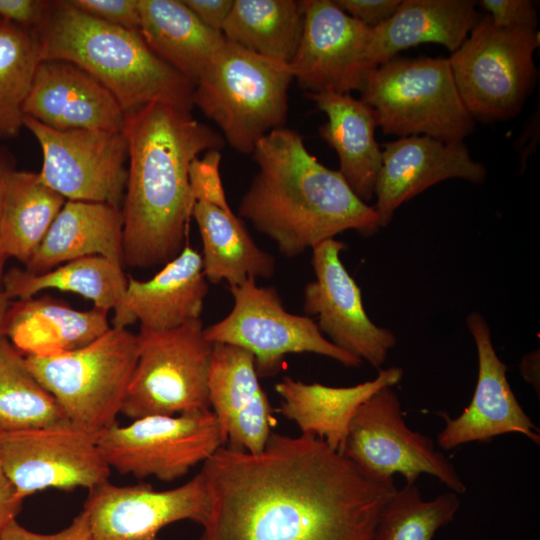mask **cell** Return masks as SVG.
<instances>
[{
  "label": "cell",
  "mask_w": 540,
  "mask_h": 540,
  "mask_svg": "<svg viewBox=\"0 0 540 540\" xmlns=\"http://www.w3.org/2000/svg\"><path fill=\"white\" fill-rule=\"evenodd\" d=\"M209 512L198 540H373L397 487L322 439L271 432L264 449L203 462Z\"/></svg>",
  "instance_id": "obj_1"
},
{
  "label": "cell",
  "mask_w": 540,
  "mask_h": 540,
  "mask_svg": "<svg viewBox=\"0 0 540 540\" xmlns=\"http://www.w3.org/2000/svg\"><path fill=\"white\" fill-rule=\"evenodd\" d=\"M128 178L123 199V262L165 265L187 244L195 198L191 162L221 150L224 138L191 112L151 103L127 113Z\"/></svg>",
  "instance_id": "obj_2"
},
{
  "label": "cell",
  "mask_w": 540,
  "mask_h": 540,
  "mask_svg": "<svg viewBox=\"0 0 540 540\" xmlns=\"http://www.w3.org/2000/svg\"><path fill=\"white\" fill-rule=\"evenodd\" d=\"M251 154L258 172L239 214L284 256L295 257L347 230L371 236L381 228L373 206L356 195L339 171L309 153L298 131L272 130Z\"/></svg>",
  "instance_id": "obj_3"
},
{
  "label": "cell",
  "mask_w": 540,
  "mask_h": 540,
  "mask_svg": "<svg viewBox=\"0 0 540 540\" xmlns=\"http://www.w3.org/2000/svg\"><path fill=\"white\" fill-rule=\"evenodd\" d=\"M41 60H63L99 80L126 113L151 103L191 112L194 83L157 56L139 31L103 22L70 1H50L31 31Z\"/></svg>",
  "instance_id": "obj_4"
},
{
  "label": "cell",
  "mask_w": 540,
  "mask_h": 540,
  "mask_svg": "<svg viewBox=\"0 0 540 540\" xmlns=\"http://www.w3.org/2000/svg\"><path fill=\"white\" fill-rule=\"evenodd\" d=\"M293 79L289 64L226 39L196 82L193 105L219 127L235 151L251 154L261 138L284 127Z\"/></svg>",
  "instance_id": "obj_5"
},
{
  "label": "cell",
  "mask_w": 540,
  "mask_h": 540,
  "mask_svg": "<svg viewBox=\"0 0 540 540\" xmlns=\"http://www.w3.org/2000/svg\"><path fill=\"white\" fill-rule=\"evenodd\" d=\"M361 94L384 134L462 142L475 127L448 58L395 56L371 70Z\"/></svg>",
  "instance_id": "obj_6"
},
{
  "label": "cell",
  "mask_w": 540,
  "mask_h": 540,
  "mask_svg": "<svg viewBox=\"0 0 540 540\" xmlns=\"http://www.w3.org/2000/svg\"><path fill=\"white\" fill-rule=\"evenodd\" d=\"M138 354V334L111 326L79 349L25 360L66 418L98 433L117 423Z\"/></svg>",
  "instance_id": "obj_7"
},
{
  "label": "cell",
  "mask_w": 540,
  "mask_h": 540,
  "mask_svg": "<svg viewBox=\"0 0 540 540\" xmlns=\"http://www.w3.org/2000/svg\"><path fill=\"white\" fill-rule=\"evenodd\" d=\"M536 29L503 28L486 15L448 58L458 93L472 117L516 116L536 81Z\"/></svg>",
  "instance_id": "obj_8"
},
{
  "label": "cell",
  "mask_w": 540,
  "mask_h": 540,
  "mask_svg": "<svg viewBox=\"0 0 540 540\" xmlns=\"http://www.w3.org/2000/svg\"><path fill=\"white\" fill-rule=\"evenodd\" d=\"M201 319L165 331L140 329L139 354L121 414L131 419L210 409L213 344Z\"/></svg>",
  "instance_id": "obj_9"
},
{
  "label": "cell",
  "mask_w": 540,
  "mask_h": 540,
  "mask_svg": "<svg viewBox=\"0 0 540 540\" xmlns=\"http://www.w3.org/2000/svg\"><path fill=\"white\" fill-rule=\"evenodd\" d=\"M234 299L231 312L221 321L204 328L212 344L222 343L250 352L259 377L278 372L285 355L315 353L332 358L346 367L363 361L331 343L308 316L287 312L273 287H260L249 279L229 286Z\"/></svg>",
  "instance_id": "obj_10"
},
{
  "label": "cell",
  "mask_w": 540,
  "mask_h": 540,
  "mask_svg": "<svg viewBox=\"0 0 540 540\" xmlns=\"http://www.w3.org/2000/svg\"><path fill=\"white\" fill-rule=\"evenodd\" d=\"M100 452L111 469L143 479L171 482L209 459L224 439L211 409L145 416L98 432Z\"/></svg>",
  "instance_id": "obj_11"
},
{
  "label": "cell",
  "mask_w": 540,
  "mask_h": 540,
  "mask_svg": "<svg viewBox=\"0 0 540 540\" xmlns=\"http://www.w3.org/2000/svg\"><path fill=\"white\" fill-rule=\"evenodd\" d=\"M341 454L373 477L401 474L406 484H415L421 474H428L450 491L466 492L456 468L433 441L408 427L393 387L380 389L359 406Z\"/></svg>",
  "instance_id": "obj_12"
},
{
  "label": "cell",
  "mask_w": 540,
  "mask_h": 540,
  "mask_svg": "<svg viewBox=\"0 0 540 540\" xmlns=\"http://www.w3.org/2000/svg\"><path fill=\"white\" fill-rule=\"evenodd\" d=\"M97 436L69 420L0 432V463L23 500L46 489L90 490L111 471Z\"/></svg>",
  "instance_id": "obj_13"
},
{
  "label": "cell",
  "mask_w": 540,
  "mask_h": 540,
  "mask_svg": "<svg viewBox=\"0 0 540 540\" xmlns=\"http://www.w3.org/2000/svg\"><path fill=\"white\" fill-rule=\"evenodd\" d=\"M40 144L41 180L66 200L120 207L128 178V141L124 131L55 130L25 116Z\"/></svg>",
  "instance_id": "obj_14"
},
{
  "label": "cell",
  "mask_w": 540,
  "mask_h": 540,
  "mask_svg": "<svg viewBox=\"0 0 540 540\" xmlns=\"http://www.w3.org/2000/svg\"><path fill=\"white\" fill-rule=\"evenodd\" d=\"M305 20L297 51L289 63L306 93L362 91L372 67L371 27L340 9L333 0H304Z\"/></svg>",
  "instance_id": "obj_15"
},
{
  "label": "cell",
  "mask_w": 540,
  "mask_h": 540,
  "mask_svg": "<svg viewBox=\"0 0 540 540\" xmlns=\"http://www.w3.org/2000/svg\"><path fill=\"white\" fill-rule=\"evenodd\" d=\"M83 511L92 540H161L159 532L171 523L190 520L202 526L209 501L199 472L164 491L148 483L118 486L105 481L89 490Z\"/></svg>",
  "instance_id": "obj_16"
},
{
  "label": "cell",
  "mask_w": 540,
  "mask_h": 540,
  "mask_svg": "<svg viewBox=\"0 0 540 540\" xmlns=\"http://www.w3.org/2000/svg\"><path fill=\"white\" fill-rule=\"evenodd\" d=\"M346 244L326 240L312 248L315 280L304 289L303 308L317 317L329 341L349 354L379 368L396 344L394 333L373 323L363 306L359 286L341 261Z\"/></svg>",
  "instance_id": "obj_17"
},
{
  "label": "cell",
  "mask_w": 540,
  "mask_h": 540,
  "mask_svg": "<svg viewBox=\"0 0 540 540\" xmlns=\"http://www.w3.org/2000/svg\"><path fill=\"white\" fill-rule=\"evenodd\" d=\"M478 356V376L469 405L456 418L444 416L445 426L437 435L438 445L452 450L470 442H488L494 437L517 433L540 444L538 427L525 413L507 379V366L492 343L490 327L479 312L467 319Z\"/></svg>",
  "instance_id": "obj_18"
},
{
  "label": "cell",
  "mask_w": 540,
  "mask_h": 540,
  "mask_svg": "<svg viewBox=\"0 0 540 540\" xmlns=\"http://www.w3.org/2000/svg\"><path fill=\"white\" fill-rule=\"evenodd\" d=\"M486 169L474 161L462 142H443L429 136L400 137L382 149L374 197L380 227L387 226L396 209L430 186L451 178L480 184Z\"/></svg>",
  "instance_id": "obj_19"
},
{
  "label": "cell",
  "mask_w": 540,
  "mask_h": 540,
  "mask_svg": "<svg viewBox=\"0 0 540 540\" xmlns=\"http://www.w3.org/2000/svg\"><path fill=\"white\" fill-rule=\"evenodd\" d=\"M24 115L55 130L120 132L127 113L94 76L63 60H41L24 103Z\"/></svg>",
  "instance_id": "obj_20"
},
{
  "label": "cell",
  "mask_w": 540,
  "mask_h": 540,
  "mask_svg": "<svg viewBox=\"0 0 540 540\" xmlns=\"http://www.w3.org/2000/svg\"><path fill=\"white\" fill-rule=\"evenodd\" d=\"M208 398L224 446L248 453L264 449L274 419L250 352L229 344H213Z\"/></svg>",
  "instance_id": "obj_21"
},
{
  "label": "cell",
  "mask_w": 540,
  "mask_h": 540,
  "mask_svg": "<svg viewBox=\"0 0 540 540\" xmlns=\"http://www.w3.org/2000/svg\"><path fill=\"white\" fill-rule=\"evenodd\" d=\"M208 285L202 255L186 244L151 279L128 278L126 290L113 309L112 327L126 328L137 321L140 329L165 331L200 319Z\"/></svg>",
  "instance_id": "obj_22"
},
{
  "label": "cell",
  "mask_w": 540,
  "mask_h": 540,
  "mask_svg": "<svg viewBox=\"0 0 540 540\" xmlns=\"http://www.w3.org/2000/svg\"><path fill=\"white\" fill-rule=\"evenodd\" d=\"M402 377V368L389 367L379 370L373 380L351 387H331L286 376L275 385L282 398L279 412L295 422L301 434L318 437L341 453L359 406L380 389L398 384Z\"/></svg>",
  "instance_id": "obj_23"
},
{
  "label": "cell",
  "mask_w": 540,
  "mask_h": 540,
  "mask_svg": "<svg viewBox=\"0 0 540 540\" xmlns=\"http://www.w3.org/2000/svg\"><path fill=\"white\" fill-rule=\"evenodd\" d=\"M110 328L106 310H77L42 296L11 301L4 335L24 356L49 357L86 346Z\"/></svg>",
  "instance_id": "obj_24"
},
{
  "label": "cell",
  "mask_w": 540,
  "mask_h": 540,
  "mask_svg": "<svg viewBox=\"0 0 540 540\" xmlns=\"http://www.w3.org/2000/svg\"><path fill=\"white\" fill-rule=\"evenodd\" d=\"M327 116L320 137L337 153L339 172L364 202L374 197L382 166V149L375 139L377 113L350 93H306Z\"/></svg>",
  "instance_id": "obj_25"
},
{
  "label": "cell",
  "mask_w": 540,
  "mask_h": 540,
  "mask_svg": "<svg viewBox=\"0 0 540 540\" xmlns=\"http://www.w3.org/2000/svg\"><path fill=\"white\" fill-rule=\"evenodd\" d=\"M475 6L471 0H401L388 21L371 29L372 67L421 44H439L454 52L479 20Z\"/></svg>",
  "instance_id": "obj_26"
},
{
  "label": "cell",
  "mask_w": 540,
  "mask_h": 540,
  "mask_svg": "<svg viewBox=\"0 0 540 540\" xmlns=\"http://www.w3.org/2000/svg\"><path fill=\"white\" fill-rule=\"evenodd\" d=\"M94 255L124 265L121 208L106 203L66 200L24 269L39 274L71 260Z\"/></svg>",
  "instance_id": "obj_27"
},
{
  "label": "cell",
  "mask_w": 540,
  "mask_h": 540,
  "mask_svg": "<svg viewBox=\"0 0 540 540\" xmlns=\"http://www.w3.org/2000/svg\"><path fill=\"white\" fill-rule=\"evenodd\" d=\"M139 33L167 64L196 82L208 71L226 41L207 27L183 0H138Z\"/></svg>",
  "instance_id": "obj_28"
},
{
  "label": "cell",
  "mask_w": 540,
  "mask_h": 540,
  "mask_svg": "<svg viewBox=\"0 0 540 540\" xmlns=\"http://www.w3.org/2000/svg\"><path fill=\"white\" fill-rule=\"evenodd\" d=\"M66 199L48 187L38 173L16 170L3 175L0 210V252L7 262L24 266L44 239Z\"/></svg>",
  "instance_id": "obj_29"
},
{
  "label": "cell",
  "mask_w": 540,
  "mask_h": 540,
  "mask_svg": "<svg viewBox=\"0 0 540 540\" xmlns=\"http://www.w3.org/2000/svg\"><path fill=\"white\" fill-rule=\"evenodd\" d=\"M192 217L202 239L206 280L215 284L226 281L229 286H237L249 279L272 277L274 257L256 245L231 209L196 201Z\"/></svg>",
  "instance_id": "obj_30"
},
{
  "label": "cell",
  "mask_w": 540,
  "mask_h": 540,
  "mask_svg": "<svg viewBox=\"0 0 540 540\" xmlns=\"http://www.w3.org/2000/svg\"><path fill=\"white\" fill-rule=\"evenodd\" d=\"M127 283L123 265L94 255L39 274L10 268L4 273L1 288L10 301L34 297L45 289L72 292L91 300L93 307L109 312L122 299Z\"/></svg>",
  "instance_id": "obj_31"
},
{
  "label": "cell",
  "mask_w": 540,
  "mask_h": 540,
  "mask_svg": "<svg viewBox=\"0 0 540 540\" xmlns=\"http://www.w3.org/2000/svg\"><path fill=\"white\" fill-rule=\"evenodd\" d=\"M304 0H234L222 34L260 56L289 64L299 46Z\"/></svg>",
  "instance_id": "obj_32"
},
{
  "label": "cell",
  "mask_w": 540,
  "mask_h": 540,
  "mask_svg": "<svg viewBox=\"0 0 540 540\" xmlns=\"http://www.w3.org/2000/svg\"><path fill=\"white\" fill-rule=\"evenodd\" d=\"M68 420L54 397L29 370L25 356L0 335V432Z\"/></svg>",
  "instance_id": "obj_33"
},
{
  "label": "cell",
  "mask_w": 540,
  "mask_h": 540,
  "mask_svg": "<svg viewBox=\"0 0 540 540\" xmlns=\"http://www.w3.org/2000/svg\"><path fill=\"white\" fill-rule=\"evenodd\" d=\"M41 61L31 32L0 20V139L24 127V103Z\"/></svg>",
  "instance_id": "obj_34"
},
{
  "label": "cell",
  "mask_w": 540,
  "mask_h": 540,
  "mask_svg": "<svg viewBox=\"0 0 540 540\" xmlns=\"http://www.w3.org/2000/svg\"><path fill=\"white\" fill-rule=\"evenodd\" d=\"M459 507V494L453 491L425 500L416 483H405L382 510L373 540H432Z\"/></svg>",
  "instance_id": "obj_35"
},
{
  "label": "cell",
  "mask_w": 540,
  "mask_h": 540,
  "mask_svg": "<svg viewBox=\"0 0 540 540\" xmlns=\"http://www.w3.org/2000/svg\"><path fill=\"white\" fill-rule=\"evenodd\" d=\"M221 153L209 150L195 158L189 167V181L195 201H202L225 210L231 209L220 176Z\"/></svg>",
  "instance_id": "obj_36"
},
{
  "label": "cell",
  "mask_w": 540,
  "mask_h": 540,
  "mask_svg": "<svg viewBox=\"0 0 540 540\" xmlns=\"http://www.w3.org/2000/svg\"><path fill=\"white\" fill-rule=\"evenodd\" d=\"M79 10L103 22L139 31L138 0H69Z\"/></svg>",
  "instance_id": "obj_37"
},
{
  "label": "cell",
  "mask_w": 540,
  "mask_h": 540,
  "mask_svg": "<svg viewBox=\"0 0 540 540\" xmlns=\"http://www.w3.org/2000/svg\"><path fill=\"white\" fill-rule=\"evenodd\" d=\"M479 4L495 25L503 28L536 29L535 4L529 0H482Z\"/></svg>",
  "instance_id": "obj_38"
},
{
  "label": "cell",
  "mask_w": 540,
  "mask_h": 540,
  "mask_svg": "<svg viewBox=\"0 0 540 540\" xmlns=\"http://www.w3.org/2000/svg\"><path fill=\"white\" fill-rule=\"evenodd\" d=\"M0 540H92V537L87 515L82 510L70 525L51 534L32 532L15 519L0 531Z\"/></svg>",
  "instance_id": "obj_39"
},
{
  "label": "cell",
  "mask_w": 540,
  "mask_h": 540,
  "mask_svg": "<svg viewBox=\"0 0 540 540\" xmlns=\"http://www.w3.org/2000/svg\"><path fill=\"white\" fill-rule=\"evenodd\" d=\"M346 14L374 28L388 21L401 0H333Z\"/></svg>",
  "instance_id": "obj_40"
},
{
  "label": "cell",
  "mask_w": 540,
  "mask_h": 540,
  "mask_svg": "<svg viewBox=\"0 0 540 540\" xmlns=\"http://www.w3.org/2000/svg\"><path fill=\"white\" fill-rule=\"evenodd\" d=\"M50 1L0 0V19L31 32L42 20Z\"/></svg>",
  "instance_id": "obj_41"
},
{
  "label": "cell",
  "mask_w": 540,
  "mask_h": 540,
  "mask_svg": "<svg viewBox=\"0 0 540 540\" xmlns=\"http://www.w3.org/2000/svg\"><path fill=\"white\" fill-rule=\"evenodd\" d=\"M234 0H183L184 4L209 28L221 32ZM222 33V32H221Z\"/></svg>",
  "instance_id": "obj_42"
},
{
  "label": "cell",
  "mask_w": 540,
  "mask_h": 540,
  "mask_svg": "<svg viewBox=\"0 0 540 540\" xmlns=\"http://www.w3.org/2000/svg\"><path fill=\"white\" fill-rule=\"evenodd\" d=\"M23 499L4 471L0 463V531L15 520L22 507Z\"/></svg>",
  "instance_id": "obj_43"
},
{
  "label": "cell",
  "mask_w": 540,
  "mask_h": 540,
  "mask_svg": "<svg viewBox=\"0 0 540 540\" xmlns=\"http://www.w3.org/2000/svg\"><path fill=\"white\" fill-rule=\"evenodd\" d=\"M520 371L526 382L532 384L539 393V351H533L522 357Z\"/></svg>",
  "instance_id": "obj_44"
},
{
  "label": "cell",
  "mask_w": 540,
  "mask_h": 540,
  "mask_svg": "<svg viewBox=\"0 0 540 540\" xmlns=\"http://www.w3.org/2000/svg\"><path fill=\"white\" fill-rule=\"evenodd\" d=\"M10 164L11 163L5 157V155L3 153H0V210H1L2 179H3V175H4V172H5L6 168ZM5 264H6V261L2 258V255H1V252H0V287H1V282H2V279H3L4 273H5Z\"/></svg>",
  "instance_id": "obj_45"
},
{
  "label": "cell",
  "mask_w": 540,
  "mask_h": 540,
  "mask_svg": "<svg viewBox=\"0 0 540 540\" xmlns=\"http://www.w3.org/2000/svg\"><path fill=\"white\" fill-rule=\"evenodd\" d=\"M11 301L0 287V335H4V324Z\"/></svg>",
  "instance_id": "obj_46"
},
{
  "label": "cell",
  "mask_w": 540,
  "mask_h": 540,
  "mask_svg": "<svg viewBox=\"0 0 540 540\" xmlns=\"http://www.w3.org/2000/svg\"><path fill=\"white\" fill-rule=\"evenodd\" d=\"M1 20V19H0Z\"/></svg>",
  "instance_id": "obj_47"
}]
</instances>
